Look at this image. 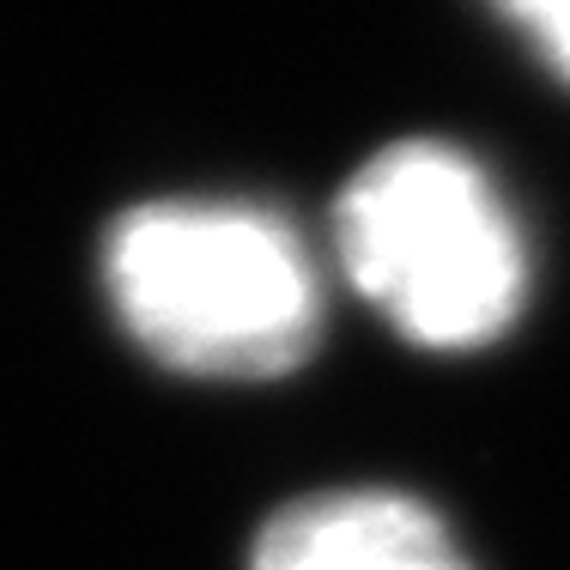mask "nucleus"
Segmentation results:
<instances>
[{
    "instance_id": "nucleus-3",
    "label": "nucleus",
    "mask_w": 570,
    "mask_h": 570,
    "mask_svg": "<svg viewBox=\"0 0 570 570\" xmlns=\"http://www.w3.org/2000/svg\"><path fill=\"white\" fill-rule=\"evenodd\" d=\"M249 570H468L450 528L401 492H328L279 510Z\"/></svg>"
},
{
    "instance_id": "nucleus-2",
    "label": "nucleus",
    "mask_w": 570,
    "mask_h": 570,
    "mask_svg": "<svg viewBox=\"0 0 570 570\" xmlns=\"http://www.w3.org/2000/svg\"><path fill=\"white\" fill-rule=\"evenodd\" d=\"M334 243L352 285L406 341L485 346L522 309V237L480 165L438 140H401L346 183Z\"/></svg>"
},
{
    "instance_id": "nucleus-1",
    "label": "nucleus",
    "mask_w": 570,
    "mask_h": 570,
    "mask_svg": "<svg viewBox=\"0 0 570 570\" xmlns=\"http://www.w3.org/2000/svg\"><path fill=\"white\" fill-rule=\"evenodd\" d=\"M121 328L188 376H279L322 328L316 262L297 230L243 200H153L104 243Z\"/></svg>"
},
{
    "instance_id": "nucleus-4",
    "label": "nucleus",
    "mask_w": 570,
    "mask_h": 570,
    "mask_svg": "<svg viewBox=\"0 0 570 570\" xmlns=\"http://www.w3.org/2000/svg\"><path fill=\"white\" fill-rule=\"evenodd\" d=\"M498 12L547 56L559 79H570V0H492Z\"/></svg>"
}]
</instances>
